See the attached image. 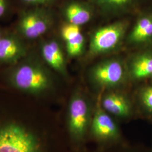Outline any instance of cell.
<instances>
[{"label":"cell","mask_w":152,"mask_h":152,"mask_svg":"<svg viewBox=\"0 0 152 152\" xmlns=\"http://www.w3.org/2000/svg\"><path fill=\"white\" fill-rule=\"evenodd\" d=\"M32 100L0 99V152H51L49 129Z\"/></svg>","instance_id":"6da1fadb"},{"label":"cell","mask_w":152,"mask_h":152,"mask_svg":"<svg viewBox=\"0 0 152 152\" xmlns=\"http://www.w3.org/2000/svg\"><path fill=\"white\" fill-rule=\"evenodd\" d=\"M0 86L33 100L44 99L55 90L50 72L41 61L29 54L6 72L0 78Z\"/></svg>","instance_id":"7a4b0ae2"},{"label":"cell","mask_w":152,"mask_h":152,"mask_svg":"<svg viewBox=\"0 0 152 152\" xmlns=\"http://www.w3.org/2000/svg\"><path fill=\"white\" fill-rule=\"evenodd\" d=\"M129 26L127 21L121 20L95 30L90 39V55L96 56L105 54L117 49L126 37Z\"/></svg>","instance_id":"3957f363"},{"label":"cell","mask_w":152,"mask_h":152,"mask_svg":"<svg viewBox=\"0 0 152 152\" xmlns=\"http://www.w3.org/2000/svg\"><path fill=\"white\" fill-rule=\"evenodd\" d=\"M65 117L68 135L72 142L81 141L89 124L90 109L86 99L78 92H74L68 102Z\"/></svg>","instance_id":"277c9868"},{"label":"cell","mask_w":152,"mask_h":152,"mask_svg":"<svg viewBox=\"0 0 152 152\" xmlns=\"http://www.w3.org/2000/svg\"><path fill=\"white\" fill-rule=\"evenodd\" d=\"M127 75L126 67L122 60L110 58L93 65L88 76L94 84L98 87L109 88L121 84Z\"/></svg>","instance_id":"5b68a950"},{"label":"cell","mask_w":152,"mask_h":152,"mask_svg":"<svg viewBox=\"0 0 152 152\" xmlns=\"http://www.w3.org/2000/svg\"><path fill=\"white\" fill-rule=\"evenodd\" d=\"M53 24L51 15L47 11L36 9L23 13L17 24V34L23 39L34 40L49 31Z\"/></svg>","instance_id":"8992f818"},{"label":"cell","mask_w":152,"mask_h":152,"mask_svg":"<svg viewBox=\"0 0 152 152\" xmlns=\"http://www.w3.org/2000/svg\"><path fill=\"white\" fill-rule=\"evenodd\" d=\"M28 54L27 46L18 34H4L0 39V64L15 65Z\"/></svg>","instance_id":"52a82bcc"},{"label":"cell","mask_w":152,"mask_h":152,"mask_svg":"<svg viewBox=\"0 0 152 152\" xmlns=\"http://www.w3.org/2000/svg\"><path fill=\"white\" fill-rule=\"evenodd\" d=\"M40 52L44 62L63 77L68 76L65 56L60 44L54 39L44 41Z\"/></svg>","instance_id":"ba28073f"},{"label":"cell","mask_w":152,"mask_h":152,"mask_svg":"<svg viewBox=\"0 0 152 152\" xmlns=\"http://www.w3.org/2000/svg\"><path fill=\"white\" fill-rule=\"evenodd\" d=\"M131 79L141 80L152 77V51H144L132 55L126 65Z\"/></svg>","instance_id":"9c48e42d"},{"label":"cell","mask_w":152,"mask_h":152,"mask_svg":"<svg viewBox=\"0 0 152 152\" xmlns=\"http://www.w3.org/2000/svg\"><path fill=\"white\" fill-rule=\"evenodd\" d=\"M80 27L66 23L60 29L61 36L65 42L66 53L71 58L80 56L85 49V38Z\"/></svg>","instance_id":"30bf717a"},{"label":"cell","mask_w":152,"mask_h":152,"mask_svg":"<svg viewBox=\"0 0 152 152\" xmlns=\"http://www.w3.org/2000/svg\"><path fill=\"white\" fill-rule=\"evenodd\" d=\"M92 134L102 139H110L116 137L118 130L113 119L102 109H98L92 119Z\"/></svg>","instance_id":"8fae6325"},{"label":"cell","mask_w":152,"mask_h":152,"mask_svg":"<svg viewBox=\"0 0 152 152\" xmlns=\"http://www.w3.org/2000/svg\"><path fill=\"white\" fill-rule=\"evenodd\" d=\"M152 39V14L140 16L127 36L128 43L139 45L146 44Z\"/></svg>","instance_id":"7c38bea8"},{"label":"cell","mask_w":152,"mask_h":152,"mask_svg":"<svg viewBox=\"0 0 152 152\" xmlns=\"http://www.w3.org/2000/svg\"><path fill=\"white\" fill-rule=\"evenodd\" d=\"M102 106L105 111L117 117H125L130 113L131 105L129 100L118 92L107 94L102 100Z\"/></svg>","instance_id":"4fadbf2b"},{"label":"cell","mask_w":152,"mask_h":152,"mask_svg":"<svg viewBox=\"0 0 152 152\" xmlns=\"http://www.w3.org/2000/svg\"><path fill=\"white\" fill-rule=\"evenodd\" d=\"M64 15L67 23L81 27L91 20L92 14L86 6L80 2H72L65 6Z\"/></svg>","instance_id":"5bb4252c"},{"label":"cell","mask_w":152,"mask_h":152,"mask_svg":"<svg viewBox=\"0 0 152 152\" xmlns=\"http://www.w3.org/2000/svg\"><path fill=\"white\" fill-rule=\"evenodd\" d=\"M103 10L110 13H118L127 10L136 0H92Z\"/></svg>","instance_id":"9a60e30c"},{"label":"cell","mask_w":152,"mask_h":152,"mask_svg":"<svg viewBox=\"0 0 152 152\" xmlns=\"http://www.w3.org/2000/svg\"><path fill=\"white\" fill-rule=\"evenodd\" d=\"M140 98L144 106L152 111V86L145 87L142 90Z\"/></svg>","instance_id":"2e32d148"},{"label":"cell","mask_w":152,"mask_h":152,"mask_svg":"<svg viewBox=\"0 0 152 152\" xmlns=\"http://www.w3.org/2000/svg\"><path fill=\"white\" fill-rule=\"evenodd\" d=\"M27 4L32 5H44L53 2L54 0H22Z\"/></svg>","instance_id":"e0dca14e"},{"label":"cell","mask_w":152,"mask_h":152,"mask_svg":"<svg viewBox=\"0 0 152 152\" xmlns=\"http://www.w3.org/2000/svg\"><path fill=\"white\" fill-rule=\"evenodd\" d=\"M7 9L6 0H0V18L4 16Z\"/></svg>","instance_id":"ac0fdd59"},{"label":"cell","mask_w":152,"mask_h":152,"mask_svg":"<svg viewBox=\"0 0 152 152\" xmlns=\"http://www.w3.org/2000/svg\"><path fill=\"white\" fill-rule=\"evenodd\" d=\"M4 34L2 32V31L0 29V39L2 37V36H3Z\"/></svg>","instance_id":"d6986e66"}]
</instances>
